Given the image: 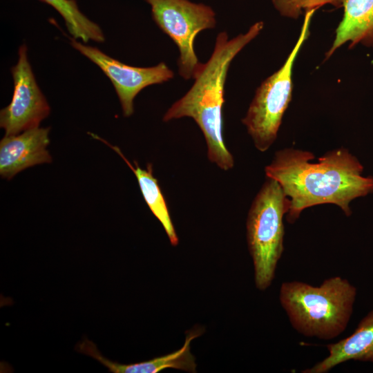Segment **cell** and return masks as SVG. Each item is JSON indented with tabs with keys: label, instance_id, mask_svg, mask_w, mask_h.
<instances>
[{
	"label": "cell",
	"instance_id": "1",
	"mask_svg": "<svg viewBox=\"0 0 373 373\" xmlns=\"http://www.w3.org/2000/svg\"><path fill=\"white\" fill-rule=\"evenodd\" d=\"M314 157L307 151L285 148L265 169L267 178L276 180L290 200L289 223L304 209L323 204L337 205L350 216L351 201L373 192V178L362 175L363 166L347 149L328 151L316 162Z\"/></svg>",
	"mask_w": 373,
	"mask_h": 373
},
{
	"label": "cell",
	"instance_id": "2",
	"mask_svg": "<svg viewBox=\"0 0 373 373\" xmlns=\"http://www.w3.org/2000/svg\"><path fill=\"white\" fill-rule=\"evenodd\" d=\"M262 21L253 24L245 34L229 40L226 32H220L211 56L196 75L187 93L167 110L164 122L191 117L202 131L207 143L208 159L220 169L233 168L234 160L222 135V108L224 85L229 66L234 57L261 32Z\"/></svg>",
	"mask_w": 373,
	"mask_h": 373
},
{
	"label": "cell",
	"instance_id": "3",
	"mask_svg": "<svg viewBox=\"0 0 373 373\" xmlns=\"http://www.w3.org/2000/svg\"><path fill=\"white\" fill-rule=\"evenodd\" d=\"M356 289L347 279L334 276L319 286L284 282L279 300L292 327L307 337L330 340L346 329Z\"/></svg>",
	"mask_w": 373,
	"mask_h": 373
},
{
	"label": "cell",
	"instance_id": "4",
	"mask_svg": "<svg viewBox=\"0 0 373 373\" xmlns=\"http://www.w3.org/2000/svg\"><path fill=\"white\" fill-rule=\"evenodd\" d=\"M289 207L290 200L280 184L267 178L254 199L247 219V245L258 289H266L274 278L284 250L283 218Z\"/></svg>",
	"mask_w": 373,
	"mask_h": 373
},
{
	"label": "cell",
	"instance_id": "5",
	"mask_svg": "<svg viewBox=\"0 0 373 373\" xmlns=\"http://www.w3.org/2000/svg\"><path fill=\"white\" fill-rule=\"evenodd\" d=\"M316 10H307L298 38L283 65L257 88L242 122L256 148L265 152L276 140L283 115L291 99L292 71L303 44L309 35L312 18Z\"/></svg>",
	"mask_w": 373,
	"mask_h": 373
},
{
	"label": "cell",
	"instance_id": "6",
	"mask_svg": "<svg viewBox=\"0 0 373 373\" xmlns=\"http://www.w3.org/2000/svg\"><path fill=\"white\" fill-rule=\"evenodd\" d=\"M151 7L152 17L179 49V75L184 79L195 78L202 64L194 50L198 34L216 26V14L203 3L189 0H145Z\"/></svg>",
	"mask_w": 373,
	"mask_h": 373
},
{
	"label": "cell",
	"instance_id": "7",
	"mask_svg": "<svg viewBox=\"0 0 373 373\" xmlns=\"http://www.w3.org/2000/svg\"><path fill=\"white\" fill-rule=\"evenodd\" d=\"M18 61L12 67L14 90L10 104L0 111V126L5 135L21 133L39 127L50 112V106L39 88L27 55V46L19 48Z\"/></svg>",
	"mask_w": 373,
	"mask_h": 373
},
{
	"label": "cell",
	"instance_id": "8",
	"mask_svg": "<svg viewBox=\"0 0 373 373\" xmlns=\"http://www.w3.org/2000/svg\"><path fill=\"white\" fill-rule=\"evenodd\" d=\"M70 39L71 46L96 64L112 82L125 117L133 115V100L142 89L167 82L174 76L164 62L151 67L128 66L97 48L85 45L73 37Z\"/></svg>",
	"mask_w": 373,
	"mask_h": 373
},
{
	"label": "cell",
	"instance_id": "9",
	"mask_svg": "<svg viewBox=\"0 0 373 373\" xmlns=\"http://www.w3.org/2000/svg\"><path fill=\"white\" fill-rule=\"evenodd\" d=\"M50 128L36 127L17 135H5L0 141V175L10 180L35 165L50 163L47 147Z\"/></svg>",
	"mask_w": 373,
	"mask_h": 373
},
{
	"label": "cell",
	"instance_id": "10",
	"mask_svg": "<svg viewBox=\"0 0 373 373\" xmlns=\"http://www.w3.org/2000/svg\"><path fill=\"white\" fill-rule=\"evenodd\" d=\"M202 333V328L196 327L186 332L185 342L180 350L147 361L132 364H121L105 358L99 352L97 346L86 338L78 344L77 350L96 359L114 373H157L166 368L195 372L196 363L190 352V343Z\"/></svg>",
	"mask_w": 373,
	"mask_h": 373
},
{
	"label": "cell",
	"instance_id": "11",
	"mask_svg": "<svg viewBox=\"0 0 373 373\" xmlns=\"http://www.w3.org/2000/svg\"><path fill=\"white\" fill-rule=\"evenodd\" d=\"M328 355L303 373H327L336 365L354 360L373 362V310L349 336L327 345Z\"/></svg>",
	"mask_w": 373,
	"mask_h": 373
},
{
	"label": "cell",
	"instance_id": "12",
	"mask_svg": "<svg viewBox=\"0 0 373 373\" xmlns=\"http://www.w3.org/2000/svg\"><path fill=\"white\" fill-rule=\"evenodd\" d=\"M343 8V16L326 59L346 43L350 48L358 44L373 47V0H345Z\"/></svg>",
	"mask_w": 373,
	"mask_h": 373
},
{
	"label": "cell",
	"instance_id": "13",
	"mask_svg": "<svg viewBox=\"0 0 373 373\" xmlns=\"http://www.w3.org/2000/svg\"><path fill=\"white\" fill-rule=\"evenodd\" d=\"M92 137L98 140L115 151L126 163L137 178L143 197L152 211L163 226L171 244L176 246L179 240L173 224L165 198L158 184V181L153 175V165L148 164L146 169H142L136 161L132 164L124 155L120 149L113 146L105 140L93 133Z\"/></svg>",
	"mask_w": 373,
	"mask_h": 373
},
{
	"label": "cell",
	"instance_id": "14",
	"mask_svg": "<svg viewBox=\"0 0 373 373\" xmlns=\"http://www.w3.org/2000/svg\"><path fill=\"white\" fill-rule=\"evenodd\" d=\"M54 8L62 17L69 33L75 39L86 43H102L105 37L101 28L79 10L75 0H40Z\"/></svg>",
	"mask_w": 373,
	"mask_h": 373
},
{
	"label": "cell",
	"instance_id": "15",
	"mask_svg": "<svg viewBox=\"0 0 373 373\" xmlns=\"http://www.w3.org/2000/svg\"><path fill=\"white\" fill-rule=\"evenodd\" d=\"M345 0H271L275 9L283 17L298 19L303 12L329 4L336 8H343Z\"/></svg>",
	"mask_w": 373,
	"mask_h": 373
}]
</instances>
